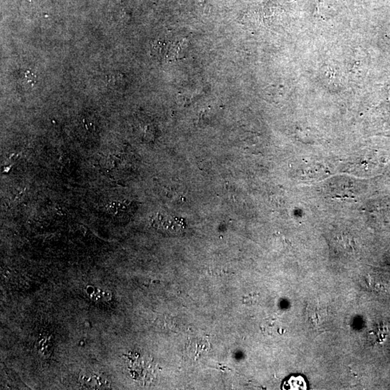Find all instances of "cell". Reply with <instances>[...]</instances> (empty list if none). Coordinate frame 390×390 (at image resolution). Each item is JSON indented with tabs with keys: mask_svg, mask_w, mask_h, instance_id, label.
I'll use <instances>...</instances> for the list:
<instances>
[{
	"mask_svg": "<svg viewBox=\"0 0 390 390\" xmlns=\"http://www.w3.org/2000/svg\"><path fill=\"white\" fill-rule=\"evenodd\" d=\"M152 226L155 229L169 234H178L185 229L184 219L164 213H158L150 218Z\"/></svg>",
	"mask_w": 390,
	"mask_h": 390,
	"instance_id": "cell-1",
	"label": "cell"
},
{
	"mask_svg": "<svg viewBox=\"0 0 390 390\" xmlns=\"http://www.w3.org/2000/svg\"><path fill=\"white\" fill-rule=\"evenodd\" d=\"M84 388L91 390H105L110 387V382L102 375L94 372H83L79 378Z\"/></svg>",
	"mask_w": 390,
	"mask_h": 390,
	"instance_id": "cell-2",
	"label": "cell"
},
{
	"mask_svg": "<svg viewBox=\"0 0 390 390\" xmlns=\"http://www.w3.org/2000/svg\"><path fill=\"white\" fill-rule=\"evenodd\" d=\"M284 390H304L307 389L306 381L302 376H292L284 382Z\"/></svg>",
	"mask_w": 390,
	"mask_h": 390,
	"instance_id": "cell-3",
	"label": "cell"
},
{
	"mask_svg": "<svg viewBox=\"0 0 390 390\" xmlns=\"http://www.w3.org/2000/svg\"><path fill=\"white\" fill-rule=\"evenodd\" d=\"M106 209L110 213L114 214V215H119V214H122L125 213L126 210V206L124 205L123 203H121V202H112L107 205Z\"/></svg>",
	"mask_w": 390,
	"mask_h": 390,
	"instance_id": "cell-4",
	"label": "cell"
}]
</instances>
